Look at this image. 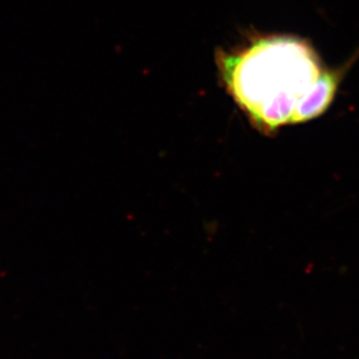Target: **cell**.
Segmentation results:
<instances>
[{"mask_svg": "<svg viewBox=\"0 0 359 359\" xmlns=\"http://www.w3.org/2000/svg\"><path fill=\"white\" fill-rule=\"evenodd\" d=\"M216 60L229 95L263 133L293 125L299 104L325 67L311 41L290 34L258 35L219 50Z\"/></svg>", "mask_w": 359, "mask_h": 359, "instance_id": "6da1fadb", "label": "cell"}, {"mask_svg": "<svg viewBox=\"0 0 359 359\" xmlns=\"http://www.w3.org/2000/svg\"><path fill=\"white\" fill-rule=\"evenodd\" d=\"M358 60L359 48L341 66L325 67L299 104L293 125L307 123L325 114L335 100L339 86Z\"/></svg>", "mask_w": 359, "mask_h": 359, "instance_id": "7a4b0ae2", "label": "cell"}]
</instances>
